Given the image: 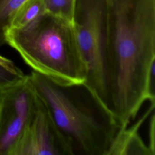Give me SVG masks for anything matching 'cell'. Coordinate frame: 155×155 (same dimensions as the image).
<instances>
[{
  "instance_id": "cell-1",
  "label": "cell",
  "mask_w": 155,
  "mask_h": 155,
  "mask_svg": "<svg viewBox=\"0 0 155 155\" xmlns=\"http://www.w3.org/2000/svg\"><path fill=\"white\" fill-rule=\"evenodd\" d=\"M107 8L110 110L121 127L155 103V0H107Z\"/></svg>"
},
{
  "instance_id": "cell-2",
  "label": "cell",
  "mask_w": 155,
  "mask_h": 155,
  "mask_svg": "<svg viewBox=\"0 0 155 155\" xmlns=\"http://www.w3.org/2000/svg\"><path fill=\"white\" fill-rule=\"evenodd\" d=\"M28 76L74 155H106L120 126L90 89L84 84H59L34 71Z\"/></svg>"
},
{
  "instance_id": "cell-3",
  "label": "cell",
  "mask_w": 155,
  "mask_h": 155,
  "mask_svg": "<svg viewBox=\"0 0 155 155\" xmlns=\"http://www.w3.org/2000/svg\"><path fill=\"white\" fill-rule=\"evenodd\" d=\"M5 39L33 71L61 85L85 82L87 68L72 23L45 12L7 29Z\"/></svg>"
},
{
  "instance_id": "cell-4",
  "label": "cell",
  "mask_w": 155,
  "mask_h": 155,
  "mask_svg": "<svg viewBox=\"0 0 155 155\" xmlns=\"http://www.w3.org/2000/svg\"><path fill=\"white\" fill-rule=\"evenodd\" d=\"M107 13V0H75L73 26L87 68L84 84L111 111L106 68Z\"/></svg>"
},
{
  "instance_id": "cell-5",
  "label": "cell",
  "mask_w": 155,
  "mask_h": 155,
  "mask_svg": "<svg viewBox=\"0 0 155 155\" xmlns=\"http://www.w3.org/2000/svg\"><path fill=\"white\" fill-rule=\"evenodd\" d=\"M40 103L28 74L18 83L1 90L0 155H11Z\"/></svg>"
},
{
  "instance_id": "cell-6",
  "label": "cell",
  "mask_w": 155,
  "mask_h": 155,
  "mask_svg": "<svg viewBox=\"0 0 155 155\" xmlns=\"http://www.w3.org/2000/svg\"><path fill=\"white\" fill-rule=\"evenodd\" d=\"M11 155H74V152L41 101Z\"/></svg>"
},
{
  "instance_id": "cell-7",
  "label": "cell",
  "mask_w": 155,
  "mask_h": 155,
  "mask_svg": "<svg viewBox=\"0 0 155 155\" xmlns=\"http://www.w3.org/2000/svg\"><path fill=\"white\" fill-rule=\"evenodd\" d=\"M150 105L142 116L130 127H121L106 155H154L148 145L143 140L139 130L145 120L154 111L155 103Z\"/></svg>"
},
{
  "instance_id": "cell-8",
  "label": "cell",
  "mask_w": 155,
  "mask_h": 155,
  "mask_svg": "<svg viewBox=\"0 0 155 155\" xmlns=\"http://www.w3.org/2000/svg\"><path fill=\"white\" fill-rule=\"evenodd\" d=\"M45 12L44 0H26L15 13L9 28L22 27Z\"/></svg>"
},
{
  "instance_id": "cell-9",
  "label": "cell",
  "mask_w": 155,
  "mask_h": 155,
  "mask_svg": "<svg viewBox=\"0 0 155 155\" xmlns=\"http://www.w3.org/2000/svg\"><path fill=\"white\" fill-rule=\"evenodd\" d=\"M26 0H0V47L6 44L5 32L19 7Z\"/></svg>"
},
{
  "instance_id": "cell-10",
  "label": "cell",
  "mask_w": 155,
  "mask_h": 155,
  "mask_svg": "<svg viewBox=\"0 0 155 155\" xmlns=\"http://www.w3.org/2000/svg\"><path fill=\"white\" fill-rule=\"evenodd\" d=\"M45 11L73 24L75 0H44Z\"/></svg>"
},
{
  "instance_id": "cell-11",
  "label": "cell",
  "mask_w": 155,
  "mask_h": 155,
  "mask_svg": "<svg viewBox=\"0 0 155 155\" xmlns=\"http://www.w3.org/2000/svg\"><path fill=\"white\" fill-rule=\"evenodd\" d=\"M26 76L19 68L11 69L0 64V90H3L14 85Z\"/></svg>"
},
{
  "instance_id": "cell-12",
  "label": "cell",
  "mask_w": 155,
  "mask_h": 155,
  "mask_svg": "<svg viewBox=\"0 0 155 155\" xmlns=\"http://www.w3.org/2000/svg\"><path fill=\"white\" fill-rule=\"evenodd\" d=\"M0 64L11 69H16L18 68L12 61L1 55H0Z\"/></svg>"
},
{
  "instance_id": "cell-13",
  "label": "cell",
  "mask_w": 155,
  "mask_h": 155,
  "mask_svg": "<svg viewBox=\"0 0 155 155\" xmlns=\"http://www.w3.org/2000/svg\"><path fill=\"white\" fill-rule=\"evenodd\" d=\"M1 90H0V99H1Z\"/></svg>"
}]
</instances>
